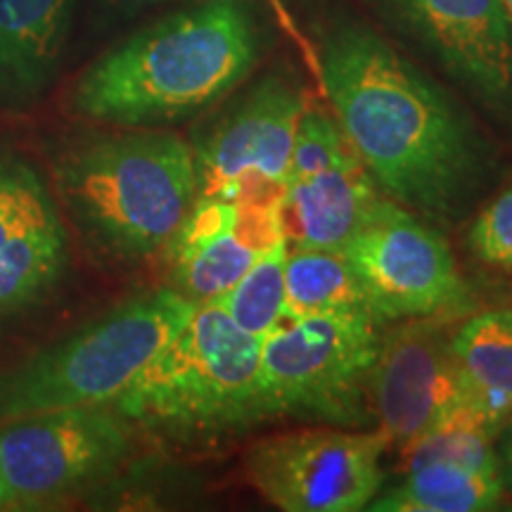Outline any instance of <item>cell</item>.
I'll return each instance as SVG.
<instances>
[{
	"label": "cell",
	"instance_id": "cell-25",
	"mask_svg": "<svg viewBox=\"0 0 512 512\" xmlns=\"http://www.w3.org/2000/svg\"><path fill=\"white\" fill-rule=\"evenodd\" d=\"M117 5H128V8H140V5H150L157 3V0H114Z\"/></svg>",
	"mask_w": 512,
	"mask_h": 512
},
{
	"label": "cell",
	"instance_id": "cell-22",
	"mask_svg": "<svg viewBox=\"0 0 512 512\" xmlns=\"http://www.w3.org/2000/svg\"><path fill=\"white\" fill-rule=\"evenodd\" d=\"M467 245L482 264L512 271V185L482 209L467 233Z\"/></svg>",
	"mask_w": 512,
	"mask_h": 512
},
{
	"label": "cell",
	"instance_id": "cell-20",
	"mask_svg": "<svg viewBox=\"0 0 512 512\" xmlns=\"http://www.w3.org/2000/svg\"><path fill=\"white\" fill-rule=\"evenodd\" d=\"M287 249H290L287 242L268 249L233 285V290H228L219 299L223 311L242 330L259 339H264L285 316Z\"/></svg>",
	"mask_w": 512,
	"mask_h": 512
},
{
	"label": "cell",
	"instance_id": "cell-19",
	"mask_svg": "<svg viewBox=\"0 0 512 512\" xmlns=\"http://www.w3.org/2000/svg\"><path fill=\"white\" fill-rule=\"evenodd\" d=\"M370 311L354 268L342 249H287L285 316Z\"/></svg>",
	"mask_w": 512,
	"mask_h": 512
},
{
	"label": "cell",
	"instance_id": "cell-5",
	"mask_svg": "<svg viewBox=\"0 0 512 512\" xmlns=\"http://www.w3.org/2000/svg\"><path fill=\"white\" fill-rule=\"evenodd\" d=\"M112 408L128 422L171 434H216L268 418L261 339L219 302L195 304L188 323Z\"/></svg>",
	"mask_w": 512,
	"mask_h": 512
},
{
	"label": "cell",
	"instance_id": "cell-4",
	"mask_svg": "<svg viewBox=\"0 0 512 512\" xmlns=\"http://www.w3.org/2000/svg\"><path fill=\"white\" fill-rule=\"evenodd\" d=\"M195 311L176 290L126 299L50 347L0 370V425L67 408L112 406Z\"/></svg>",
	"mask_w": 512,
	"mask_h": 512
},
{
	"label": "cell",
	"instance_id": "cell-16",
	"mask_svg": "<svg viewBox=\"0 0 512 512\" xmlns=\"http://www.w3.org/2000/svg\"><path fill=\"white\" fill-rule=\"evenodd\" d=\"M74 0H0V112L34 107L60 72Z\"/></svg>",
	"mask_w": 512,
	"mask_h": 512
},
{
	"label": "cell",
	"instance_id": "cell-12",
	"mask_svg": "<svg viewBox=\"0 0 512 512\" xmlns=\"http://www.w3.org/2000/svg\"><path fill=\"white\" fill-rule=\"evenodd\" d=\"M285 242L278 200L197 197L166 245L176 292L195 304L219 299L268 249Z\"/></svg>",
	"mask_w": 512,
	"mask_h": 512
},
{
	"label": "cell",
	"instance_id": "cell-2",
	"mask_svg": "<svg viewBox=\"0 0 512 512\" xmlns=\"http://www.w3.org/2000/svg\"><path fill=\"white\" fill-rule=\"evenodd\" d=\"M256 57L254 27L235 0H207L159 19L76 81L69 105L119 128H155L214 105Z\"/></svg>",
	"mask_w": 512,
	"mask_h": 512
},
{
	"label": "cell",
	"instance_id": "cell-24",
	"mask_svg": "<svg viewBox=\"0 0 512 512\" xmlns=\"http://www.w3.org/2000/svg\"><path fill=\"white\" fill-rule=\"evenodd\" d=\"M8 508V496H5V477H3V465H0V510Z\"/></svg>",
	"mask_w": 512,
	"mask_h": 512
},
{
	"label": "cell",
	"instance_id": "cell-8",
	"mask_svg": "<svg viewBox=\"0 0 512 512\" xmlns=\"http://www.w3.org/2000/svg\"><path fill=\"white\" fill-rule=\"evenodd\" d=\"M342 252L375 318H425L456 313L465 304V283L448 242L396 202H377Z\"/></svg>",
	"mask_w": 512,
	"mask_h": 512
},
{
	"label": "cell",
	"instance_id": "cell-26",
	"mask_svg": "<svg viewBox=\"0 0 512 512\" xmlns=\"http://www.w3.org/2000/svg\"><path fill=\"white\" fill-rule=\"evenodd\" d=\"M501 3H503L505 17H508V27H510V34H512V0H501Z\"/></svg>",
	"mask_w": 512,
	"mask_h": 512
},
{
	"label": "cell",
	"instance_id": "cell-15",
	"mask_svg": "<svg viewBox=\"0 0 512 512\" xmlns=\"http://www.w3.org/2000/svg\"><path fill=\"white\" fill-rule=\"evenodd\" d=\"M377 202L375 178L356 150L318 174L287 181L278 200L287 247L344 249Z\"/></svg>",
	"mask_w": 512,
	"mask_h": 512
},
{
	"label": "cell",
	"instance_id": "cell-21",
	"mask_svg": "<svg viewBox=\"0 0 512 512\" xmlns=\"http://www.w3.org/2000/svg\"><path fill=\"white\" fill-rule=\"evenodd\" d=\"M354 150L339 121L330 114L306 107L294 133L287 181L318 174ZM285 181V183H287Z\"/></svg>",
	"mask_w": 512,
	"mask_h": 512
},
{
	"label": "cell",
	"instance_id": "cell-10",
	"mask_svg": "<svg viewBox=\"0 0 512 512\" xmlns=\"http://www.w3.org/2000/svg\"><path fill=\"white\" fill-rule=\"evenodd\" d=\"M304 95L283 79H266L195 152L197 197L280 200Z\"/></svg>",
	"mask_w": 512,
	"mask_h": 512
},
{
	"label": "cell",
	"instance_id": "cell-9",
	"mask_svg": "<svg viewBox=\"0 0 512 512\" xmlns=\"http://www.w3.org/2000/svg\"><path fill=\"white\" fill-rule=\"evenodd\" d=\"M387 446L380 430L278 434L254 444L247 477L266 503L285 512L366 510L382 489Z\"/></svg>",
	"mask_w": 512,
	"mask_h": 512
},
{
	"label": "cell",
	"instance_id": "cell-1",
	"mask_svg": "<svg viewBox=\"0 0 512 512\" xmlns=\"http://www.w3.org/2000/svg\"><path fill=\"white\" fill-rule=\"evenodd\" d=\"M335 119L370 176L427 216H453L484 169L482 140L446 95L373 31L342 27L320 50Z\"/></svg>",
	"mask_w": 512,
	"mask_h": 512
},
{
	"label": "cell",
	"instance_id": "cell-3",
	"mask_svg": "<svg viewBox=\"0 0 512 512\" xmlns=\"http://www.w3.org/2000/svg\"><path fill=\"white\" fill-rule=\"evenodd\" d=\"M57 185L93 245L117 259H145L174 240L197 200L195 150L152 128L98 136L64 152Z\"/></svg>",
	"mask_w": 512,
	"mask_h": 512
},
{
	"label": "cell",
	"instance_id": "cell-6",
	"mask_svg": "<svg viewBox=\"0 0 512 512\" xmlns=\"http://www.w3.org/2000/svg\"><path fill=\"white\" fill-rule=\"evenodd\" d=\"M370 311L280 320L261 339V392L268 415L361 425L380 335Z\"/></svg>",
	"mask_w": 512,
	"mask_h": 512
},
{
	"label": "cell",
	"instance_id": "cell-7",
	"mask_svg": "<svg viewBox=\"0 0 512 512\" xmlns=\"http://www.w3.org/2000/svg\"><path fill=\"white\" fill-rule=\"evenodd\" d=\"M110 406L67 408L0 425L5 510H38L79 494L117 467L131 446Z\"/></svg>",
	"mask_w": 512,
	"mask_h": 512
},
{
	"label": "cell",
	"instance_id": "cell-11",
	"mask_svg": "<svg viewBox=\"0 0 512 512\" xmlns=\"http://www.w3.org/2000/svg\"><path fill=\"white\" fill-rule=\"evenodd\" d=\"M453 316L408 318L403 328L380 339L370 396L389 444L406 446L467 401L451 347Z\"/></svg>",
	"mask_w": 512,
	"mask_h": 512
},
{
	"label": "cell",
	"instance_id": "cell-17",
	"mask_svg": "<svg viewBox=\"0 0 512 512\" xmlns=\"http://www.w3.org/2000/svg\"><path fill=\"white\" fill-rule=\"evenodd\" d=\"M451 347L467 403L498 434L512 420V309L467 318Z\"/></svg>",
	"mask_w": 512,
	"mask_h": 512
},
{
	"label": "cell",
	"instance_id": "cell-18",
	"mask_svg": "<svg viewBox=\"0 0 512 512\" xmlns=\"http://www.w3.org/2000/svg\"><path fill=\"white\" fill-rule=\"evenodd\" d=\"M503 494L498 467H472L451 460L406 465V475L368 510L380 512H477L496 508Z\"/></svg>",
	"mask_w": 512,
	"mask_h": 512
},
{
	"label": "cell",
	"instance_id": "cell-23",
	"mask_svg": "<svg viewBox=\"0 0 512 512\" xmlns=\"http://www.w3.org/2000/svg\"><path fill=\"white\" fill-rule=\"evenodd\" d=\"M505 467H508V477H510V482H512V420H510L508 444H505Z\"/></svg>",
	"mask_w": 512,
	"mask_h": 512
},
{
	"label": "cell",
	"instance_id": "cell-14",
	"mask_svg": "<svg viewBox=\"0 0 512 512\" xmlns=\"http://www.w3.org/2000/svg\"><path fill=\"white\" fill-rule=\"evenodd\" d=\"M439 60L496 110L512 107V34L501 0H394Z\"/></svg>",
	"mask_w": 512,
	"mask_h": 512
},
{
	"label": "cell",
	"instance_id": "cell-13",
	"mask_svg": "<svg viewBox=\"0 0 512 512\" xmlns=\"http://www.w3.org/2000/svg\"><path fill=\"white\" fill-rule=\"evenodd\" d=\"M67 268V230L48 183L27 159L0 152V318L53 290Z\"/></svg>",
	"mask_w": 512,
	"mask_h": 512
}]
</instances>
